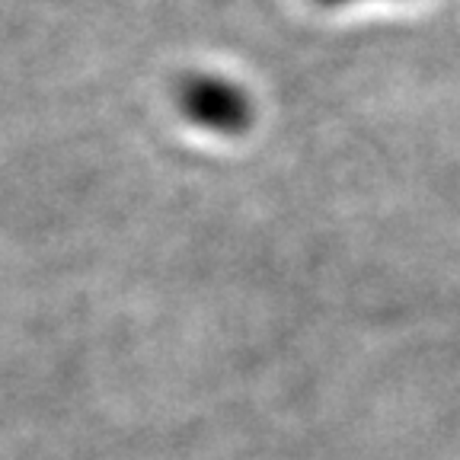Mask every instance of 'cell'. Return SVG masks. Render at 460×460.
<instances>
[{
  "instance_id": "obj_2",
  "label": "cell",
  "mask_w": 460,
  "mask_h": 460,
  "mask_svg": "<svg viewBox=\"0 0 460 460\" xmlns=\"http://www.w3.org/2000/svg\"><path fill=\"white\" fill-rule=\"evenodd\" d=\"M316 4H323V7H342V4H352V0H316Z\"/></svg>"
},
{
  "instance_id": "obj_1",
  "label": "cell",
  "mask_w": 460,
  "mask_h": 460,
  "mask_svg": "<svg viewBox=\"0 0 460 460\" xmlns=\"http://www.w3.org/2000/svg\"><path fill=\"white\" fill-rule=\"evenodd\" d=\"M182 112L195 125L217 135H240L250 125V100L243 90L221 77H192L180 90Z\"/></svg>"
}]
</instances>
